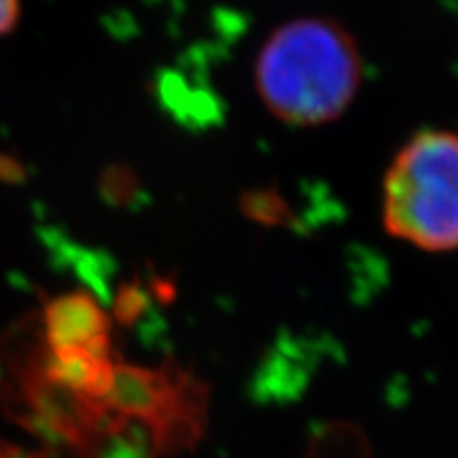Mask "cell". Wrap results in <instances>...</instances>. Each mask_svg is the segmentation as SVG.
Masks as SVG:
<instances>
[{"mask_svg":"<svg viewBox=\"0 0 458 458\" xmlns=\"http://www.w3.org/2000/svg\"><path fill=\"white\" fill-rule=\"evenodd\" d=\"M363 83V57L352 34L329 17H295L278 26L255 60L263 106L291 128L340 119Z\"/></svg>","mask_w":458,"mask_h":458,"instance_id":"obj_1","label":"cell"},{"mask_svg":"<svg viewBox=\"0 0 458 458\" xmlns=\"http://www.w3.org/2000/svg\"><path fill=\"white\" fill-rule=\"evenodd\" d=\"M382 225L425 253L458 249V131L425 130L399 148L382 181Z\"/></svg>","mask_w":458,"mask_h":458,"instance_id":"obj_2","label":"cell"},{"mask_svg":"<svg viewBox=\"0 0 458 458\" xmlns=\"http://www.w3.org/2000/svg\"><path fill=\"white\" fill-rule=\"evenodd\" d=\"M20 17V0H0V37L13 30Z\"/></svg>","mask_w":458,"mask_h":458,"instance_id":"obj_3","label":"cell"},{"mask_svg":"<svg viewBox=\"0 0 458 458\" xmlns=\"http://www.w3.org/2000/svg\"><path fill=\"white\" fill-rule=\"evenodd\" d=\"M0 458H51L47 452L26 448L9 442H0Z\"/></svg>","mask_w":458,"mask_h":458,"instance_id":"obj_4","label":"cell"}]
</instances>
